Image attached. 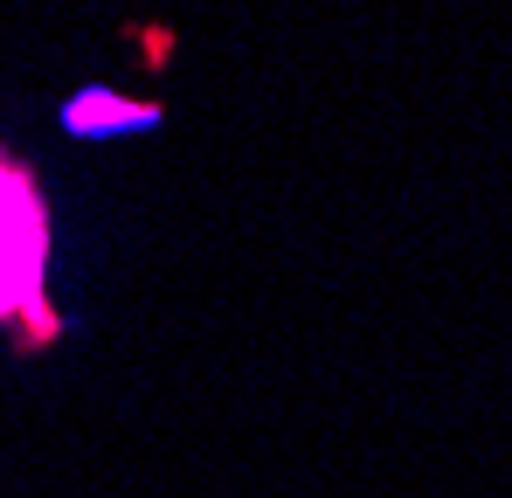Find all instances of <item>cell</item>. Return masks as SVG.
Instances as JSON below:
<instances>
[{
	"mask_svg": "<svg viewBox=\"0 0 512 498\" xmlns=\"http://www.w3.org/2000/svg\"><path fill=\"white\" fill-rule=\"evenodd\" d=\"M42 256H49L42 194L14 160H0V319L42 305Z\"/></svg>",
	"mask_w": 512,
	"mask_h": 498,
	"instance_id": "1",
	"label": "cell"
}]
</instances>
